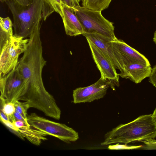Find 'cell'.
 <instances>
[{
	"label": "cell",
	"mask_w": 156,
	"mask_h": 156,
	"mask_svg": "<svg viewBox=\"0 0 156 156\" xmlns=\"http://www.w3.org/2000/svg\"><path fill=\"white\" fill-rule=\"evenodd\" d=\"M13 123L15 126L18 129L21 128L25 124L30 125L29 124H27L21 120H16Z\"/></svg>",
	"instance_id": "26"
},
{
	"label": "cell",
	"mask_w": 156,
	"mask_h": 156,
	"mask_svg": "<svg viewBox=\"0 0 156 156\" xmlns=\"http://www.w3.org/2000/svg\"><path fill=\"white\" fill-rule=\"evenodd\" d=\"M19 131L23 139L26 138L32 144L40 145L42 141L47 140L45 137L47 135L30 125H25L19 129Z\"/></svg>",
	"instance_id": "14"
},
{
	"label": "cell",
	"mask_w": 156,
	"mask_h": 156,
	"mask_svg": "<svg viewBox=\"0 0 156 156\" xmlns=\"http://www.w3.org/2000/svg\"><path fill=\"white\" fill-rule=\"evenodd\" d=\"M143 145L129 146L126 144H120L119 143L115 145H110L108 147V149L110 150H134L140 149Z\"/></svg>",
	"instance_id": "20"
},
{
	"label": "cell",
	"mask_w": 156,
	"mask_h": 156,
	"mask_svg": "<svg viewBox=\"0 0 156 156\" xmlns=\"http://www.w3.org/2000/svg\"><path fill=\"white\" fill-rule=\"evenodd\" d=\"M25 88V82L18 68L0 75V98L5 102L19 101Z\"/></svg>",
	"instance_id": "7"
},
{
	"label": "cell",
	"mask_w": 156,
	"mask_h": 156,
	"mask_svg": "<svg viewBox=\"0 0 156 156\" xmlns=\"http://www.w3.org/2000/svg\"><path fill=\"white\" fill-rule=\"evenodd\" d=\"M27 121L32 127L66 143L75 142L79 139L78 133L72 128L65 124L39 116L35 113L28 115Z\"/></svg>",
	"instance_id": "5"
},
{
	"label": "cell",
	"mask_w": 156,
	"mask_h": 156,
	"mask_svg": "<svg viewBox=\"0 0 156 156\" xmlns=\"http://www.w3.org/2000/svg\"><path fill=\"white\" fill-rule=\"evenodd\" d=\"M1 122L6 126L10 130L16 135L18 137L22 139H24L22 136L19 131V129L17 128L14 124L9 121H6L0 119Z\"/></svg>",
	"instance_id": "21"
},
{
	"label": "cell",
	"mask_w": 156,
	"mask_h": 156,
	"mask_svg": "<svg viewBox=\"0 0 156 156\" xmlns=\"http://www.w3.org/2000/svg\"><path fill=\"white\" fill-rule=\"evenodd\" d=\"M89 40L103 53L120 72L122 71L119 54L111 41L104 40L95 34L84 33L83 35Z\"/></svg>",
	"instance_id": "11"
},
{
	"label": "cell",
	"mask_w": 156,
	"mask_h": 156,
	"mask_svg": "<svg viewBox=\"0 0 156 156\" xmlns=\"http://www.w3.org/2000/svg\"><path fill=\"white\" fill-rule=\"evenodd\" d=\"M0 98V110L9 117V121L13 123L16 121L14 114L16 109L14 103L11 102H5L4 99Z\"/></svg>",
	"instance_id": "18"
},
{
	"label": "cell",
	"mask_w": 156,
	"mask_h": 156,
	"mask_svg": "<svg viewBox=\"0 0 156 156\" xmlns=\"http://www.w3.org/2000/svg\"><path fill=\"white\" fill-rule=\"evenodd\" d=\"M156 137V123L152 114L141 115L134 120L121 124L105 135L102 145L116 143L127 144L131 142H142Z\"/></svg>",
	"instance_id": "2"
},
{
	"label": "cell",
	"mask_w": 156,
	"mask_h": 156,
	"mask_svg": "<svg viewBox=\"0 0 156 156\" xmlns=\"http://www.w3.org/2000/svg\"><path fill=\"white\" fill-rule=\"evenodd\" d=\"M152 69L151 66L132 64L124 66L123 70L119 75L122 78L128 79L137 84L149 76Z\"/></svg>",
	"instance_id": "13"
},
{
	"label": "cell",
	"mask_w": 156,
	"mask_h": 156,
	"mask_svg": "<svg viewBox=\"0 0 156 156\" xmlns=\"http://www.w3.org/2000/svg\"><path fill=\"white\" fill-rule=\"evenodd\" d=\"M0 119L6 121H9V117L2 110H0Z\"/></svg>",
	"instance_id": "27"
},
{
	"label": "cell",
	"mask_w": 156,
	"mask_h": 156,
	"mask_svg": "<svg viewBox=\"0 0 156 156\" xmlns=\"http://www.w3.org/2000/svg\"><path fill=\"white\" fill-rule=\"evenodd\" d=\"M72 7L82 26L84 33L95 34L108 41L117 39L115 34L113 23L105 19L101 11L80 5Z\"/></svg>",
	"instance_id": "4"
},
{
	"label": "cell",
	"mask_w": 156,
	"mask_h": 156,
	"mask_svg": "<svg viewBox=\"0 0 156 156\" xmlns=\"http://www.w3.org/2000/svg\"><path fill=\"white\" fill-rule=\"evenodd\" d=\"M111 42L119 54L123 70L124 66L132 64L151 66L149 61L144 55L123 41L117 39Z\"/></svg>",
	"instance_id": "10"
},
{
	"label": "cell",
	"mask_w": 156,
	"mask_h": 156,
	"mask_svg": "<svg viewBox=\"0 0 156 156\" xmlns=\"http://www.w3.org/2000/svg\"><path fill=\"white\" fill-rule=\"evenodd\" d=\"M13 24L9 17H0V48L14 35Z\"/></svg>",
	"instance_id": "15"
},
{
	"label": "cell",
	"mask_w": 156,
	"mask_h": 156,
	"mask_svg": "<svg viewBox=\"0 0 156 156\" xmlns=\"http://www.w3.org/2000/svg\"><path fill=\"white\" fill-rule=\"evenodd\" d=\"M87 40L101 76L110 81L115 89V86L119 85V75L116 72L115 66L94 44L89 40Z\"/></svg>",
	"instance_id": "9"
},
{
	"label": "cell",
	"mask_w": 156,
	"mask_h": 156,
	"mask_svg": "<svg viewBox=\"0 0 156 156\" xmlns=\"http://www.w3.org/2000/svg\"><path fill=\"white\" fill-rule=\"evenodd\" d=\"M112 0H81L82 6L102 11L107 9Z\"/></svg>",
	"instance_id": "17"
},
{
	"label": "cell",
	"mask_w": 156,
	"mask_h": 156,
	"mask_svg": "<svg viewBox=\"0 0 156 156\" xmlns=\"http://www.w3.org/2000/svg\"><path fill=\"white\" fill-rule=\"evenodd\" d=\"M19 4L23 5H28L30 0H13Z\"/></svg>",
	"instance_id": "28"
},
{
	"label": "cell",
	"mask_w": 156,
	"mask_h": 156,
	"mask_svg": "<svg viewBox=\"0 0 156 156\" xmlns=\"http://www.w3.org/2000/svg\"><path fill=\"white\" fill-rule=\"evenodd\" d=\"M61 16L67 35L73 36L83 34L82 26L72 7L62 3Z\"/></svg>",
	"instance_id": "12"
},
{
	"label": "cell",
	"mask_w": 156,
	"mask_h": 156,
	"mask_svg": "<svg viewBox=\"0 0 156 156\" xmlns=\"http://www.w3.org/2000/svg\"><path fill=\"white\" fill-rule=\"evenodd\" d=\"M153 40L154 43L156 44V30L154 33Z\"/></svg>",
	"instance_id": "30"
},
{
	"label": "cell",
	"mask_w": 156,
	"mask_h": 156,
	"mask_svg": "<svg viewBox=\"0 0 156 156\" xmlns=\"http://www.w3.org/2000/svg\"><path fill=\"white\" fill-rule=\"evenodd\" d=\"M144 144L141 149L146 150H156V140L154 138L145 140L142 141Z\"/></svg>",
	"instance_id": "22"
},
{
	"label": "cell",
	"mask_w": 156,
	"mask_h": 156,
	"mask_svg": "<svg viewBox=\"0 0 156 156\" xmlns=\"http://www.w3.org/2000/svg\"><path fill=\"white\" fill-rule=\"evenodd\" d=\"M81 0H61L62 3L71 7L80 5Z\"/></svg>",
	"instance_id": "24"
},
{
	"label": "cell",
	"mask_w": 156,
	"mask_h": 156,
	"mask_svg": "<svg viewBox=\"0 0 156 156\" xmlns=\"http://www.w3.org/2000/svg\"><path fill=\"white\" fill-rule=\"evenodd\" d=\"M114 90L112 83L101 76L94 83L86 87L77 88L73 90V102L74 104L90 102L102 98L109 87Z\"/></svg>",
	"instance_id": "8"
},
{
	"label": "cell",
	"mask_w": 156,
	"mask_h": 156,
	"mask_svg": "<svg viewBox=\"0 0 156 156\" xmlns=\"http://www.w3.org/2000/svg\"><path fill=\"white\" fill-rule=\"evenodd\" d=\"M152 116L153 120L156 123V108L154 109L153 114H152Z\"/></svg>",
	"instance_id": "29"
},
{
	"label": "cell",
	"mask_w": 156,
	"mask_h": 156,
	"mask_svg": "<svg viewBox=\"0 0 156 156\" xmlns=\"http://www.w3.org/2000/svg\"><path fill=\"white\" fill-rule=\"evenodd\" d=\"M29 39L14 35L0 48V75L6 74L17 67L20 55L25 51Z\"/></svg>",
	"instance_id": "6"
},
{
	"label": "cell",
	"mask_w": 156,
	"mask_h": 156,
	"mask_svg": "<svg viewBox=\"0 0 156 156\" xmlns=\"http://www.w3.org/2000/svg\"><path fill=\"white\" fill-rule=\"evenodd\" d=\"M14 116L16 121L21 120L27 124H29L27 120L25 119L23 116L16 111V110L14 114Z\"/></svg>",
	"instance_id": "25"
},
{
	"label": "cell",
	"mask_w": 156,
	"mask_h": 156,
	"mask_svg": "<svg viewBox=\"0 0 156 156\" xmlns=\"http://www.w3.org/2000/svg\"><path fill=\"white\" fill-rule=\"evenodd\" d=\"M14 103L16 111L27 120V111L28 109L30 108L29 105L26 102H21L19 101H15Z\"/></svg>",
	"instance_id": "19"
},
{
	"label": "cell",
	"mask_w": 156,
	"mask_h": 156,
	"mask_svg": "<svg viewBox=\"0 0 156 156\" xmlns=\"http://www.w3.org/2000/svg\"><path fill=\"white\" fill-rule=\"evenodd\" d=\"M5 2L13 16L14 35L23 38L29 37L42 19L43 0H30L26 5L13 0H6Z\"/></svg>",
	"instance_id": "3"
},
{
	"label": "cell",
	"mask_w": 156,
	"mask_h": 156,
	"mask_svg": "<svg viewBox=\"0 0 156 156\" xmlns=\"http://www.w3.org/2000/svg\"><path fill=\"white\" fill-rule=\"evenodd\" d=\"M42 18L44 20L54 12L62 15L61 0H43Z\"/></svg>",
	"instance_id": "16"
},
{
	"label": "cell",
	"mask_w": 156,
	"mask_h": 156,
	"mask_svg": "<svg viewBox=\"0 0 156 156\" xmlns=\"http://www.w3.org/2000/svg\"><path fill=\"white\" fill-rule=\"evenodd\" d=\"M149 77V81L156 88V65L152 68Z\"/></svg>",
	"instance_id": "23"
},
{
	"label": "cell",
	"mask_w": 156,
	"mask_h": 156,
	"mask_svg": "<svg viewBox=\"0 0 156 156\" xmlns=\"http://www.w3.org/2000/svg\"><path fill=\"white\" fill-rule=\"evenodd\" d=\"M40 22L29 39L27 48L17 66L25 82V88L19 101L27 103L47 116L59 120L61 112L53 97L46 89L42 72L47 61L43 55L40 37Z\"/></svg>",
	"instance_id": "1"
},
{
	"label": "cell",
	"mask_w": 156,
	"mask_h": 156,
	"mask_svg": "<svg viewBox=\"0 0 156 156\" xmlns=\"http://www.w3.org/2000/svg\"><path fill=\"white\" fill-rule=\"evenodd\" d=\"M6 0H0V1L2 3L5 2Z\"/></svg>",
	"instance_id": "31"
}]
</instances>
